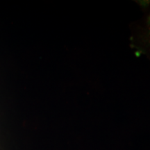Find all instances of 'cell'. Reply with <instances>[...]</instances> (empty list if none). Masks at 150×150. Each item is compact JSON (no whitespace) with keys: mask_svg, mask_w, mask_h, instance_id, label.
Returning <instances> with one entry per match:
<instances>
[{"mask_svg":"<svg viewBox=\"0 0 150 150\" xmlns=\"http://www.w3.org/2000/svg\"><path fill=\"white\" fill-rule=\"evenodd\" d=\"M148 26H149V32H150V16L149 18V20H148Z\"/></svg>","mask_w":150,"mask_h":150,"instance_id":"obj_1","label":"cell"}]
</instances>
